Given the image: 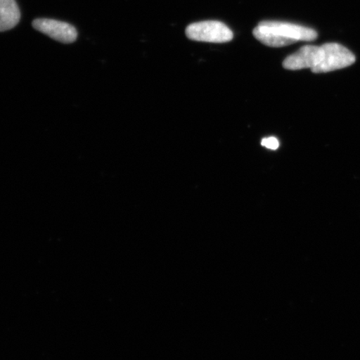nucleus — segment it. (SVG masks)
I'll return each mask as SVG.
<instances>
[{
    "label": "nucleus",
    "mask_w": 360,
    "mask_h": 360,
    "mask_svg": "<svg viewBox=\"0 0 360 360\" xmlns=\"http://www.w3.org/2000/svg\"><path fill=\"white\" fill-rule=\"evenodd\" d=\"M261 145L266 147L269 150H276L278 146H280V142H278L276 138L269 137L264 139L262 142H261Z\"/></svg>",
    "instance_id": "obj_6"
},
{
    "label": "nucleus",
    "mask_w": 360,
    "mask_h": 360,
    "mask_svg": "<svg viewBox=\"0 0 360 360\" xmlns=\"http://www.w3.org/2000/svg\"><path fill=\"white\" fill-rule=\"evenodd\" d=\"M32 25L36 30L63 44L74 43L78 37L77 30L69 22L41 18L34 20Z\"/></svg>",
    "instance_id": "obj_4"
},
{
    "label": "nucleus",
    "mask_w": 360,
    "mask_h": 360,
    "mask_svg": "<svg viewBox=\"0 0 360 360\" xmlns=\"http://www.w3.org/2000/svg\"><path fill=\"white\" fill-rule=\"evenodd\" d=\"M20 11L15 0H0V32L10 30L19 24Z\"/></svg>",
    "instance_id": "obj_5"
},
{
    "label": "nucleus",
    "mask_w": 360,
    "mask_h": 360,
    "mask_svg": "<svg viewBox=\"0 0 360 360\" xmlns=\"http://www.w3.org/2000/svg\"><path fill=\"white\" fill-rule=\"evenodd\" d=\"M355 57L347 48L337 43L321 46L307 45L287 57L283 67L289 70L309 69L315 74L327 73L353 65Z\"/></svg>",
    "instance_id": "obj_1"
},
{
    "label": "nucleus",
    "mask_w": 360,
    "mask_h": 360,
    "mask_svg": "<svg viewBox=\"0 0 360 360\" xmlns=\"http://www.w3.org/2000/svg\"><path fill=\"white\" fill-rule=\"evenodd\" d=\"M187 37L193 41L223 44L231 41L232 30L219 21H202L193 22L186 30Z\"/></svg>",
    "instance_id": "obj_3"
},
{
    "label": "nucleus",
    "mask_w": 360,
    "mask_h": 360,
    "mask_svg": "<svg viewBox=\"0 0 360 360\" xmlns=\"http://www.w3.org/2000/svg\"><path fill=\"white\" fill-rule=\"evenodd\" d=\"M253 34L266 46L280 48L300 41H312L317 38L316 31L291 22L262 21L255 27Z\"/></svg>",
    "instance_id": "obj_2"
}]
</instances>
